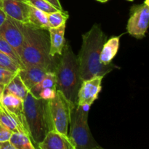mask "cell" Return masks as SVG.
Here are the masks:
<instances>
[{
	"instance_id": "cell-1",
	"label": "cell",
	"mask_w": 149,
	"mask_h": 149,
	"mask_svg": "<svg viewBox=\"0 0 149 149\" xmlns=\"http://www.w3.org/2000/svg\"><path fill=\"white\" fill-rule=\"evenodd\" d=\"M106 40L107 36L97 24L82 34V45L77 57L81 81L95 76L104 77L114 68H119L112 63L103 65L100 62V52Z\"/></svg>"
},
{
	"instance_id": "cell-2",
	"label": "cell",
	"mask_w": 149,
	"mask_h": 149,
	"mask_svg": "<svg viewBox=\"0 0 149 149\" xmlns=\"http://www.w3.org/2000/svg\"><path fill=\"white\" fill-rule=\"evenodd\" d=\"M23 35L20 60L23 66L36 65L52 71L53 58L49 55V37L45 31L20 23Z\"/></svg>"
},
{
	"instance_id": "cell-3",
	"label": "cell",
	"mask_w": 149,
	"mask_h": 149,
	"mask_svg": "<svg viewBox=\"0 0 149 149\" xmlns=\"http://www.w3.org/2000/svg\"><path fill=\"white\" fill-rule=\"evenodd\" d=\"M54 73L56 77V90L61 92L73 107L77 102V94L81 84L77 57L69 42H65L59 63Z\"/></svg>"
},
{
	"instance_id": "cell-4",
	"label": "cell",
	"mask_w": 149,
	"mask_h": 149,
	"mask_svg": "<svg viewBox=\"0 0 149 149\" xmlns=\"http://www.w3.org/2000/svg\"><path fill=\"white\" fill-rule=\"evenodd\" d=\"M23 112L29 136L35 146L52 130L48 114L47 100L36 98L30 93L23 100Z\"/></svg>"
},
{
	"instance_id": "cell-5",
	"label": "cell",
	"mask_w": 149,
	"mask_h": 149,
	"mask_svg": "<svg viewBox=\"0 0 149 149\" xmlns=\"http://www.w3.org/2000/svg\"><path fill=\"white\" fill-rule=\"evenodd\" d=\"M90 106L74 105L71 108L68 136L75 149H94L100 146L95 141L88 125Z\"/></svg>"
},
{
	"instance_id": "cell-6",
	"label": "cell",
	"mask_w": 149,
	"mask_h": 149,
	"mask_svg": "<svg viewBox=\"0 0 149 149\" xmlns=\"http://www.w3.org/2000/svg\"><path fill=\"white\" fill-rule=\"evenodd\" d=\"M71 108L70 103L58 90L54 98L47 100L48 114L52 130H54L63 135H68Z\"/></svg>"
},
{
	"instance_id": "cell-7",
	"label": "cell",
	"mask_w": 149,
	"mask_h": 149,
	"mask_svg": "<svg viewBox=\"0 0 149 149\" xmlns=\"http://www.w3.org/2000/svg\"><path fill=\"white\" fill-rule=\"evenodd\" d=\"M149 22V0L143 3L133 5L130 9V15L127 25L129 34L137 39H142L146 36Z\"/></svg>"
},
{
	"instance_id": "cell-8",
	"label": "cell",
	"mask_w": 149,
	"mask_h": 149,
	"mask_svg": "<svg viewBox=\"0 0 149 149\" xmlns=\"http://www.w3.org/2000/svg\"><path fill=\"white\" fill-rule=\"evenodd\" d=\"M103 76H95L89 79L81 81L77 94L78 106H91L98 97L99 93L102 89L101 83Z\"/></svg>"
},
{
	"instance_id": "cell-9",
	"label": "cell",
	"mask_w": 149,
	"mask_h": 149,
	"mask_svg": "<svg viewBox=\"0 0 149 149\" xmlns=\"http://www.w3.org/2000/svg\"><path fill=\"white\" fill-rule=\"evenodd\" d=\"M0 36L13 47L20 58L23 42L20 23L7 16L4 23L0 27Z\"/></svg>"
},
{
	"instance_id": "cell-10",
	"label": "cell",
	"mask_w": 149,
	"mask_h": 149,
	"mask_svg": "<svg viewBox=\"0 0 149 149\" xmlns=\"http://www.w3.org/2000/svg\"><path fill=\"white\" fill-rule=\"evenodd\" d=\"M0 8L13 20L28 24L29 5L25 0H0Z\"/></svg>"
},
{
	"instance_id": "cell-11",
	"label": "cell",
	"mask_w": 149,
	"mask_h": 149,
	"mask_svg": "<svg viewBox=\"0 0 149 149\" xmlns=\"http://www.w3.org/2000/svg\"><path fill=\"white\" fill-rule=\"evenodd\" d=\"M36 147L38 149H75L68 135H63L54 130H49Z\"/></svg>"
},
{
	"instance_id": "cell-12",
	"label": "cell",
	"mask_w": 149,
	"mask_h": 149,
	"mask_svg": "<svg viewBox=\"0 0 149 149\" xmlns=\"http://www.w3.org/2000/svg\"><path fill=\"white\" fill-rule=\"evenodd\" d=\"M0 123L12 132L24 133L29 136L27 125L17 115L7 110L0 103ZM30 137V136H29Z\"/></svg>"
},
{
	"instance_id": "cell-13",
	"label": "cell",
	"mask_w": 149,
	"mask_h": 149,
	"mask_svg": "<svg viewBox=\"0 0 149 149\" xmlns=\"http://www.w3.org/2000/svg\"><path fill=\"white\" fill-rule=\"evenodd\" d=\"M48 71H49L39 66L28 65L20 69L18 71V74L28 90L30 91L31 89L43 79Z\"/></svg>"
},
{
	"instance_id": "cell-14",
	"label": "cell",
	"mask_w": 149,
	"mask_h": 149,
	"mask_svg": "<svg viewBox=\"0 0 149 149\" xmlns=\"http://www.w3.org/2000/svg\"><path fill=\"white\" fill-rule=\"evenodd\" d=\"M65 24L58 28L48 29L49 37V55L54 58L55 55H61L65 45Z\"/></svg>"
},
{
	"instance_id": "cell-15",
	"label": "cell",
	"mask_w": 149,
	"mask_h": 149,
	"mask_svg": "<svg viewBox=\"0 0 149 149\" xmlns=\"http://www.w3.org/2000/svg\"><path fill=\"white\" fill-rule=\"evenodd\" d=\"M120 37L121 36H112L106 41L100 55V62L102 64L108 65L111 63L119 50Z\"/></svg>"
},
{
	"instance_id": "cell-16",
	"label": "cell",
	"mask_w": 149,
	"mask_h": 149,
	"mask_svg": "<svg viewBox=\"0 0 149 149\" xmlns=\"http://www.w3.org/2000/svg\"><path fill=\"white\" fill-rule=\"evenodd\" d=\"M0 103L7 110L13 112V113L17 115L21 120L26 122L24 112H23V100L14 95L4 93Z\"/></svg>"
},
{
	"instance_id": "cell-17",
	"label": "cell",
	"mask_w": 149,
	"mask_h": 149,
	"mask_svg": "<svg viewBox=\"0 0 149 149\" xmlns=\"http://www.w3.org/2000/svg\"><path fill=\"white\" fill-rule=\"evenodd\" d=\"M28 25L36 29L47 31L49 29L47 23V14L29 5Z\"/></svg>"
},
{
	"instance_id": "cell-18",
	"label": "cell",
	"mask_w": 149,
	"mask_h": 149,
	"mask_svg": "<svg viewBox=\"0 0 149 149\" xmlns=\"http://www.w3.org/2000/svg\"><path fill=\"white\" fill-rule=\"evenodd\" d=\"M4 93L14 95L24 100L28 93H29V90L22 81L17 72L16 75L13 77V79L10 81V83L7 86H5Z\"/></svg>"
},
{
	"instance_id": "cell-19",
	"label": "cell",
	"mask_w": 149,
	"mask_h": 149,
	"mask_svg": "<svg viewBox=\"0 0 149 149\" xmlns=\"http://www.w3.org/2000/svg\"><path fill=\"white\" fill-rule=\"evenodd\" d=\"M46 88H52L56 90V77L53 71H49L47 73L43 79L36 84L33 88L31 89L29 93L37 98L39 93Z\"/></svg>"
},
{
	"instance_id": "cell-20",
	"label": "cell",
	"mask_w": 149,
	"mask_h": 149,
	"mask_svg": "<svg viewBox=\"0 0 149 149\" xmlns=\"http://www.w3.org/2000/svg\"><path fill=\"white\" fill-rule=\"evenodd\" d=\"M10 142L15 149H37L30 137L24 133L13 132Z\"/></svg>"
},
{
	"instance_id": "cell-21",
	"label": "cell",
	"mask_w": 149,
	"mask_h": 149,
	"mask_svg": "<svg viewBox=\"0 0 149 149\" xmlns=\"http://www.w3.org/2000/svg\"><path fill=\"white\" fill-rule=\"evenodd\" d=\"M69 17L68 12L57 11L47 14V23L49 28H58L66 23Z\"/></svg>"
},
{
	"instance_id": "cell-22",
	"label": "cell",
	"mask_w": 149,
	"mask_h": 149,
	"mask_svg": "<svg viewBox=\"0 0 149 149\" xmlns=\"http://www.w3.org/2000/svg\"><path fill=\"white\" fill-rule=\"evenodd\" d=\"M0 51L3 52V53L6 54L7 55H8L15 62L19 64L23 68H24V66H23V63H22L20 57L17 55L15 51L13 49V47L1 36H0Z\"/></svg>"
},
{
	"instance_id": "cell-23",
	"label": "cell",
	"mask_w": 149,
	"mask_h": 149,
	"mask_svg": "<svg viewBox=\"0 0 149 149\" xmlns=\"http://www.w3.org/2000/svg\"><path fill=\"white\" fill-rule=\"evenodd\" d=\"M25 1L29 5L36 7V9L42 10L47 14L60 11L45 0H25Z\"/></svg>"
},
{
	"instance_id": "cell-24",
	"label": "cell",
	"mask_w": 149,
	"mask_h": 149,
	"mask_svg": "<svg viewBox=\"0 0 149 149\" xmlns=\"http://www.w3.org/2000/svg\"><path fill=\"white\" fill-rule=\"evenodd\" d=\"M0 66L10 70L13 72H18L20 69L23 68L19 64L15 62L11 58H10L6 54L1 52V51H0Z\"/></svg>"
},
{
	"instance_id": "cell-25",
	"label": "cell",
	"mask_w": 149,
	"mask_h": 149,
	"mask_svg": "<svg viewBox=\"0 0 149 149\" xmlns=\"http://www.w3.org/2000/svg\"><path fill=\"white\" fill-rule=\"evenodd\" d=\"M17 73V72H13L10 70L0 66V84L4 87L7 86Z\"/></svg>"
},
{
	"instance_id": "cell-26",
	"label": "cell",
	"mask_w": 149,
	"mask_h": 149,
	"mask_svg": "<svg viewBox=\"0 0 149 149\" xmlns=\"http://www.w3.org/2000/svg\"><path fill=\"white\" fill-rule=\"evenodd\" d=\"M57 90L52 88H46L44 89L43 90L39 93L37 96V98L43 99L45 100H49L51 99L54 98L55 96L56 95Z\"/></svg>"
},
{
	"instance_id": "cell-27",
	"label": "cell",
	"mask_w": 149,
	"mask_h": 149,
	"mask_svg": "<svg viewBox=\"0 0 149 149\" xmlns=\"http://www.w3.org/2000/svg\"><path fill=\"white\" fill-rule=\"evenodd\" d=\"M13 132L0 123V142L10 141Z\"/></svg>"
},
{
	"instance_id": "cell-28",
	"label": "cell",
	"mask_w": 149,
	"mask_h": 149,
	"mask_svg": "<svg viewBox=\"0 0 149 149\" xmlns=\"http://www.w3.org/2000/svg\"><path fill=\"white\" fill-rule=\"evenodd\" d=\"M45 1L49 2V4H52L53 7H55V8H57L58 10H60V11H64L59 0H45Z\"/></svg>"
},
{
	"instance_id": "cell-29",
	"label": "cell",
	"mask_w": 149,
	"mask_h": 149,
	"mask_svg": "<svg viewBox=\"0 0 149 149\" xmlns=\"http://www.w3.org/2000/svg\"><path fill=\"white\" fill-rule=\"evenodd\" d=\"M0 149H15L10 141L0 142Z\"/></svg>"
},
{
	"instance_id": "cell-30",
	"label": "cell",
	"mask_w": 149,
	"mask_h": 149,
	"mask_svg": "<svg viewBox=\"0 0 149 149\" xmlns=\"http://www.w3.org/2000/svg\"><path fill=\"white\" fill-rule=\"evenodd\" d=\"M7 15L5 14V13L0 8V27H1V26H2L3 23H4V21H5L6 19H7Z\"/></svg>"
},
{
	"instance_id": "cell-31",
	"label": "cell",
	"mask_w": 149,
	"mask_h": 149,
	"mask_svg": "<svg viewBox=\"0 0 149 149\" xmlns=\"http://www.w3.org/2000/svg\"><path fill=\"white\" fill-rule=\"evenodd\" d=\"M4 88H5L4 86L0 84V102H1V98H2V96L4 93Z\"/></svg>"
},
{
	"instance_id": "cell-32",
	"label": "cell",
	"mask_w": 149,
	"mask_h": 149,
	"mask_svg": "<svg viewBox=\"0 0 149 149\" xmlns=\"http://www.w3.org/2000/svg\"><path fill=\"white\" fill-rule=\"evenodd\" d=\"M97 1H100V2H102V3H105L106 2V1H108L109 0H97Z\"/></svg>"
},
{
	"instance_id": "cell-33",
	"label": "cell",
	"mask_w": 149,
	"mask_h": 149,
	"mask_svg": "<svg viewBox=\"0 0 149 149\" xmlns=\"http://www.w3.org/2000/svg\"><path fill=\"white\" fill-rule=\"evenodd\" d=\"M94 149H104V148H102L101 146H100V147H97V148H94Z\"/></svg>"
},
{
	"instance_id": "cell-34",
	"label": "cell",
	"mask_w": 149,
	"mask_h": 149,
	"mask_svg": "<svg viewBox=\"0 0 149 149\" xmlns=\"http://www.w3.org/2000/svg\"><path fill=\"white\" fill-rule=\"evenodd\" d=\"M127 1H133L134 0H127Z\"/></svg>"
}]
</instances>
